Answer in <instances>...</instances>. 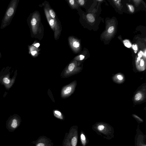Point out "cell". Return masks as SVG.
Returning a JSON list of instances; mask_svg holds the SVG:
<instances>
[{
  "label": "cell",
  "instance_id": "484cf974",
  "mask_svg": "<svg viewBox=\"0 0 146 146\" xmlns=\"http://www.w3.org/2000/svg\"><path fill=\"white\" fill-rule=\"evenodd\" d=\"M117 78L120 80H121L123 79V77L121 75H118L117 76Z\"/></svg>",
  "mask_w": 146,
  "mask_h": 146
},
{
  "label": "cell",
  "instance_id": "d4e9b609",
  "mask_svg": "<svg viewBox=\"0 0 146 146\" xmlns=\"http://www.w3.org/2000/svg\"><path fill=\"white\" fill-rule=\"evenodd\" d=\"M143 53L142 51H140V52L138 54V57L140 58L142 56Z\"/></svg>",
  "mask_w": 146,
  "mask_h": 146
},
{
  "label": "cell",
  "instance_id": "30bf717a",
  "mask_svg": "<svg viewBox=\"0 0 146 146\" xmlns=\"http://www.w3.org/2000/svg\"><path fill=\"white\" fill-rule=\"evenodd\" d=\"M54 113L55 116L57 118L61 119H63L62 114L60 111L56 110L54 111Z\"/></svg>",
  "mask_w": 146,
  "mask_h": 146
},
{
  "label": "cell",
  "instance_id": "1f68e13d",
  "mask_svg": "<svg viewBox=\"0 0 146 146\" xmlns=\"http://www.w3.org/2000/svg\"><path fill=\"white\" fill-rule=\"evenodd\" d=\"M1 57V53L0 52V57Z\"/></svg>",
  "mask_w": 146,
  "mask_h": 146
},
{
  "label": "cell",
  "instance_id": "ba28073f",
  "mask_svg": "<svg viewBox=\"0 0 146 146\" xmlns=\"http://www.w3.org/2000/svg\"><path fill=\"white\" fill-rule=\"evenodd\" d=\"M3 81L6 85L8 86L11 85L12 82L11 80L7 77H4L3 78Z\"/></svg>",
  "mask_w": 146,
  "mask_h": 146
},
{
  "label": "cell",
  "instance_id": "5bb4252c",
  "mask_svg": "<svg viewBox=\"0 0 146 146\" xmlns=\"http://www.w3.org/2000/svg\"><path fill=\"white\" fill-rule=\"evenodd\" d=\"M141 97L142 95L141 94L138 93L135 95V99L136 100H139L141 99Z\"/></svg>",
  "mask_w": 146,
  "mask_h": 146
},
{
  "label": "cell",
  "instance_id": "5b68a950",
  "mask_svg": "<svg viewBox=\"0 0 146 146\" xmlns=\"http://www.w3.org/2000/svg\"><path fill=\"white\" fill-rule=\"evenodd\" d=\"M135 136V146H146V135L141 130L139 125L137 127Z\"/></svg>",
  "mask_w": 146,
  "mask_h": 146
},
{
  "label": "cell",
  "instance_id": "d6986e66",
  "mask_svg": "<svg viewBox=\"0 0 146 146\" xmlns=\"http://www.w3.org/2000/svg\"><path fill=\"white\" fill-rule=\"evenodd\" d=\"M128 7L131 12L132 13L134 11V9L133 6L129 5H128Z\"/></svg>",
  "mask_w": 146,
  "mask_h": 146
},
{
  "label": "cell",
  "instance_id": "9a60e30c",
  "mask_svg": "<svg viewBox=\"0 0 146 146\" xmlns=\"http://www.w3.org/2000/svg\"><path fill=\"white\" fill-rule=\"evenodd\" d=\"M49 13L51 17L53 18L55 17V13L54 11L52 9H50L49 11Z\"/></svg>",
  "mask_w": 146,
  "mask_h": 146
},
{
  "label": "cell",
  "instance_id": "7a4b0ae2",
  "mask_svg": "<svg viewBox=\"0 0 146 146\" xmlns=\"http://www.w3.org/2000/svg\"><path fill=\"white\" fill-rule=\"evenodd\" d=\"M78 127L77 125L71 127L68 133H65L62 146H77L78 139Z\"/></svg>",
  "mask_w": 146,
  "mask_h": 146
},
{
  "label": "cell",
  "instance_id": "cb8c5ba5",
  "mask_svg": "<svg viewBox=\"0 0 146 146\" xmlns=\"http://www.w3.org/2000/svg\"><path fill=\"white\" fill-rule=\"evenodd\" d=\"M144 64V62L143 59H142L140 62V66H143Z\"/></svg>",
  "mask_w": 146,
  "mask_h": 146
},
{
  "label": "cell",
  "instance_id": "4316f807",
  "mask_svg": "<svg viewBox=\"0 0 146 146\" xmlns=\"http://www.w3.org/2000/svg\"><path fill=\"white\" fill-rule=\"evenodd\" d=\"M80 60H82L84 59V56L82 55H80Z\"/></svg>",
  "mask_w": 146,
  "mask_h": 146
},
{
  "label": "cell",
  "instance_id": "f1b7e54d",
  "mask_svg": "<svg viewBox=\"0 0 146 146\" xmlns=\"http://www.w3.org/2000/svg\"><path fill=\"white\" fill-rule=\"evenodd\" d=\"M69 2L71 5H73L74 3V0H69Z\"/></svg>",
  "mask_w": 146,
  "mask_h": 146
},
{
  "label": "cell",
  "instance_id": "ac0fdd59",
  "mask_svg": "<svg viewBox=\"0 0 146 146\" xmlns=\"http://www.w3.org/2000/svg\"><path fill=\"white\" fill-rule=\"evenodd\" d=\"M114 27L111 26L110 27L108 30V32L109 33H112L114 31Z\"/></svg>",
  "mask_w": 146,
  "mask_h": 146
},
{
  "label": "cell",
  "instance_id": "f546056e",
  "mask_svg": "<svg viewBox=\"0 0 146 146\" xmlns=\"http://www.w3.org/2000/svg\"><path fill=\"white\" fill-rule=\"evenodd\" d=\"M34 46L36 47H38L40 46V44L39 43H36L34 45Z\"/></svg>",
  "mask_w": 146,
  "mask_h": 146
},
{
  "label": "cell",
  "instance_id": "7402d4cb",
  "mask_svg": "<svg viewBox=\"0 0 146 146\" xmlns=\"http://www.w3.org/2000/svg\"><path fill=\"white\" fill-rule=\"evenodd\" d=\"M132 48L135 50H137L138 48L137 45L136 44H133L132 46Z\"/></svg>",
  "mask_w": 146,
  "mask_h": 146
},
{
  "label": "cell",
  "instance_id": "ffe728a7",
  "mask_svg": "<svg viewBox=\"0 0 146 146\" xmlns=\"http://www.w3.org/2000/svg\"><path fill=\"white\" fill-rule=\"evenodd\" d=\"M134 117H135L138 120L139 122L142 123L143 122V120L142 119L140 118L139 117H138V116L135 115H134Z\"/></svg>",
  "mask_w": 146,
  "mask_h": 146
},
{
  "label": "cell",
  "instance_id": "8992f818",
  "mask_svg": "<svg viewBox=\"0 0 146 146\" xmlns=\"http://www.w3.org/2000/svg\"><path fill=\"white\" fill-rule=\"evenodd\" d=\"M33 143L35 146H54V143L50 138L44 136H40Z\"/></svg>",
  "mask_w": 146,
  "mask_h": 146
},
{
  "label": "cell",
  "instance_id": "277c9868",
  "mask_svg": "<svg viewBox=\"0 0 146 146\" xmlns=\"http://www.w3.org/2000/svg\"><path fill=\"white\" fill-rule=\"evenodd\" d=\"M21 120L17 115L15 114L10 116L6 121L7 129L10 132L14 131L20 126Z\"/></svg>",
  "mask_w": 146,
  "mask_h": 146
},
{
  "label": "cell",
  "instance_id": "e0dca14e",
  "mask_svg": "<svg viewBox=\"0 0 146 146\" xmlns=\"http://www.w3.org/2000/svg\"><path fill=\"white\" fill-rule=\"evenodd\" d=\"M36 23V21L35 19V18H33L31 20V23L32 25L34 26L35 25Z\"/></svg>",
  "mask_w": 146,
  "mask_h": 146
},
{
  "label": "cell",
  "instance_id": "3957f363",
  "mask_svg": "<svg viewBox=\"0 0 146 146\" xmlns=\"http://www.w3.org/2000/svg\"><path fill=\"white\" fill-rule=\"evenodd\" d=\"M17 5V0H13L11 1L2 20L1 28L5 27L9 24L14 15Z\"/></svg>",
  "mask_w": 146,
  "mask_h": 146
},
{
  "label": "cell",
  "instance_id": "44dd1931",
  "mask_svg": "<svg viewBox=\"0 0 146 146\" xmlns=\"http://www.w3.org/2000/svg\"><path fill=\"white\" fill-rule=\"evenodd\" d=\"M49 24L51 26H52L54 24V21L53 19H51L49 21Z\"/></svg>",
  "mask_w": 146,
  "mask_h": 146
},
{
  "label": "cell",
  "instance_id": "6da1fadb",
  "mask_svg": "<svg viewBox=\"0 0 146 146\" xmlns=\"http://www.w3.org/2000/svg\"><path fill=\"white\" fill-rule=\"evenodd\" d=\"M92 128L98 135L106 139L111 140L114 137L113 127L108 123H96L92 126Z\"/></svg>",
  "mask_w": 146,
  "mask_h": 146
},
{
  "label": "cell",
  "instance_id": "2e32d148",
  "mask_svg": "<svg viewBox=\"0 0 146 146\" xmlns=\"http://www.w3.org/2000/svg\"><path fill=\"white\" fill-rule=\"evenodd\" d=\"M73 45L74 47L77 48L79 46L80 44L78 42L75 41L73 43Z\"/></svg>",
  "mask_w": 146,
  "mask_h": 146
},
{
  "label": "cell",
  "instance_id": "83f0119b",
  "mask_svg": "<svg viewBox=\"0 0 146 146\" xmlns=\"http://www.w3.org/2000/svg\"><path fill=\"white\" fill-rule=\"evenodd\" d=\"M37 53V51H32L31 52V54L33 56L35 54Z\"/></svg>",
  "mask_w": 146,
  "mask_h": 146
},
{
  "label": "cell",
  "instance_id": "603a6c76",
  "mask_svg": "<svg viewBox=\"0 0 146 146\" xmlns=\"http://www.w3.org/2000/svg\"><path fill=\"white\" fill-rule=\"evenodd\" d=\"M78 2L80 4L82 5H83L84 3V0H78Z\"/></svg>",
  "mask_w": 146,
  "mask_h": 146
},
{
  "label": "cell",
  "instance_id": "7c38bea8",
  "mask_svg": "<svg viewBox=\"0 0 146 146\" xmlns=\"http://www.w3.org/2000/svg\"><path fill=\"white\" fill-rule=\"evenodd\" d=\"M72 90V88L70 86L67 87L64 91V93L65 94H67L70 93Z\"/></svg>",
  "mask_w": 146,
  "mask_h": 146
},
{
  "label": "cell",
  "instance_id": "4dcf8cb0",
  "mask_svg": "<svg viewBox=\"0 0 146 146\" xmlns=\"http://www.w3.org/2000/svg\"><path fill=\"white\" fill-rule=\"evenodd\" d=\"M140 60V58L139 57H138L137 58V61H139Z\"/></svg>",
  "mask_w": 146,
  "mask_h": 146
},
{
  "label": "cell",
  "instance_id": "8fae6325",
  "mask_svg": "<svg viewBox=\"0 0 146 146\" xmlns=\"http://www.w3.org/2000/svg\"><path fill=\"white\" fill-rule=\"evenodd\" d=\"M123 43L125 46L128 48H130L131 46V43L128 40H125L123 41Z\"/></svg>",
  "mask_w": 146,
  "mask_h": 146
},
{
  "label": "cell",
  "instance_id": "4fadbf2b",
  "mask_svg": "<svg viewBox=\"0 0 146 146\" xmlns=\"http://www.w3.org/2000/svg\"><path fill=\"white\" fill-rule=\"evenodd\" d=\"M75 67L74 64L72 63L70 64L68 67V69L69 71L71 72L74 70Z\"/></svg>",
  "mask_w": 146,
  "mask_h": 146
},
{
  "label": "cell",
  "instance_id": "52a82bcc",
  "mask_svg": "<svg viewBox=\"0 0 146 146\" xmlns=\"http://www.w3.org/2000/svg\"><path fill=\"white\" fill-rule=\"evenodd\" d=\"M80 138L82 145L86 146L89 143V141L86 135L82 130H81L80 132Z\"/></svg>",
  "mask_w": 146,
  "mask_h": 146
},
{
  "label": "cell",
  "instance_id": "9c48e42d",
  "mask_svg": "<svg viewBox=\"0 0 146 146\" xmlns=\"http://www.w3.org/2000/svg\"><path fill=\"white\" fill-rule=\"evenodd\" d=\"M86 18L88 20L90 23H93L95 21V18L92 14H88L86 15Z\"/></svg>",
  "mask_w": 146,
  "mask_h": 146
}]
</instances>
